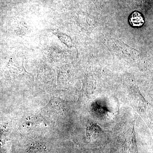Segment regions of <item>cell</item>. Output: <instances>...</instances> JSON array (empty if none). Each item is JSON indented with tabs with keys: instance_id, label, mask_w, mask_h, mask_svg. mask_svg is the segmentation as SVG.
<instances>
[{
	"instance_id": "6da1fadb",
	"label": "cell",
	"mask_w": 153,
	"mask_h": 153,
	"mask_svg": "<svg viewBox=\"0 0 153 153\" xmlns=\"http://www.w3.org/2000/svg\"><path fill=\"white\" fill-rule=\"evenodd\" d=\"M129 22L133 27H140L144 23V19L142 15L138 12H134L131 15Z\"/></svg>"
},
{
	"instance_id": "7a4b0ae2",
	"label": "cell",
	"mask_w": 153,
	"mask_h": 153,
	"mask_svg": "<svg viewBox=\"0 0 153 153\" xmlns=\"http://www.w3.org/2000/svg\"><path fill=\"white\" fill-rule=\"evenodd\" d=\"M88 133L91 136H95L100 133L102 131L101 128L97 125H92L87 130Z\"/></svg>"
}]
</instances>
